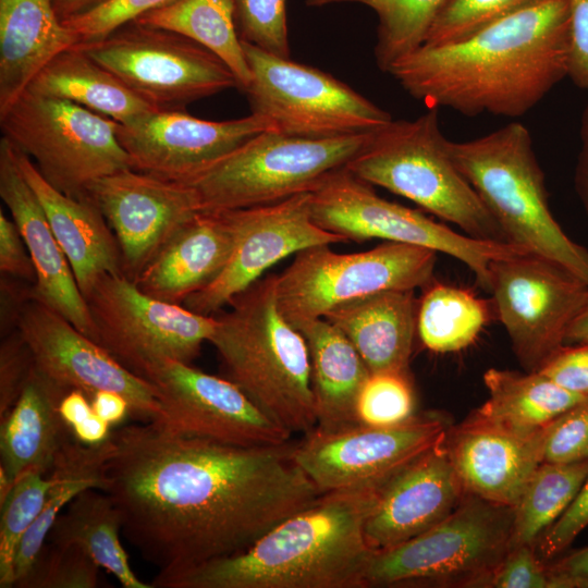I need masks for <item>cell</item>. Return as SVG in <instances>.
I'll return each mask as SVG.
<instances>
[{"label": "cell", "instance_id": "obj_1", "mask_svg": "<svg viewBox=\"0 0 588 588\" xmlns=\"http://www.w3.org/2000/svg\"><path fill=\"white\" fill-rule=\"evenodd\" d=\"M293 443L242 446L156 422L113 430L106 488L122 536L157 575L237 554L323 492L295 462Z\"/></svg>", "mask_w": 588, "mask_h": 588}, {"label": "cell", "instance_id": "obj_2", "mask_svg": "<svg viewBox=\"0 0 588 588\" xmlns=\"http://www.w3.org/2000/svg\"><path fill=\"white\" fill-rule=\"evenodd\" d=\"M568 0H542L471 35L422 45L388 70L428 108L522 117L567 76Z\"/></svg>", "mask_w": 588, "mask_h": 588}, {"label": "cell", "instance_id": "obj_3", "mask_svg": "<svg viewBox=\"0 0 588 588\" xmlns=\"http://www.w3.org/2000/svg\"><path fill=\"white\" fill-rule=\"evenodd\" d=\"M379 487L324 492L246 550L180 573L156 575L150 584L154 588H364L373 552L364 525Z\"/></svg>", "mask_w": 588, "mask_h": 588}, {"label": "cell", "instance_id": "obj_4", "mask_svg": "<svg viewBox=\"0 0 588 588\" xmlns=\"http://www.w3.org/2000/svg\"><path fill=\"white\" fill-rule=\"evenodd\" d=\"M275 279H259L231 301L228 311L213 315L208 342L226 379L273 422L305 436L317 427L308 347L278 308Z\"/></svg>", "mask_w": 588, "mask_h": 588}, {"label": "cell", "instance_id": "obj_5", "mask_svg": "<svg viewBox=\"0 0 588 588\" xmlns=\"http://www.w3.org/2000/svg\"><path fill=\"white\" fill-rule=\"evenodd\" d=\"M446 147L509 243L562 265L588 285V249L569 238L554 219L544 174L524 124L512 122L466 142L448 139Z\"/></svg>", "mask_w": 588, "mask_h": 588}, {"label": "cell", "instance_id": "obj_6", "mask_svg": "<svg viewBox=\"0 0 588 588\" xmlns=\"http://www.w3.org/2000/svg\"><path fill=\"white\" fill-rule=\"evenodd\" d=\"M437 108L415 120H391L372 131L345 168L455 224L471 237L509 243L504 232L450 157Z\"/></svg>", "mask_w": 588, "mask_h": 588}, {"label": "cell", "instance_id": "obj_7", "mask_svg": "<svg viewBox=\"0 0 588 588\" xmlns=\"http://www.w3.org/2000/svg\"><path fill=\"white\" fill-rule=\"evenodd\" d=\"M514 507L466 493L442 522L392 548L373 551L366 587L487 584L511 548Z\"/></svg>", "mask_w": 588, "mask_h": 588}, {"label": "cell", "instance_id": "obj_8", "mask_svg": "<svg viewBox=\"0 0 588 588\" xmlns=\"http://www.w3.org/2000/svg\"><path fill=\"white\" fill-rule=\"evenodd\" d=\"M370 133L314 139L265 131L184 183L201 211L274 204L313 192L357 155Z\"/></svg>", "mask_w": 588, "mask_h": 588}, {"label": "cell", "instance_id": "obj_9", "mask_svg": "<svg viewBox=\"0 0 588 588\" xmlns=\"http://www.w3.org/2000/svg\"><path fill=\"white\" fill-rule=\"evenodd\" d=\"M0 126L44 179L69 196L86 195L95 181L133 168L118 138L119 122L64 99L26 89L0 112Z\"/></svg>", "mask_w": 588, "mask_h": 588}, {"label": "cell", "instance_id": "obj_10", "mask_svg": "<svg viewBox=\"0 0 588 588\" xmlns=\"http://www.w3.org/2000/svg\"><path fill=\"white\" fill-rule=\"evenodd\" d=\"M437 252L383 242L352 254L317 245L295 254L275 279L277 305L295 328L323 318L334 307L375 293L425 289L433 279Z\"/></svg>", "mask_w": 588, "mask_h": 588}, {"label": "cell", "instance_id": "obj_11", "mask_svg": "<svg viewBox=\"0 0 588 588\" xmlns=\"http://www.w3.org/2000/svg\"><path fill=\"white\" fill-rule=\"evenodd\" d=\"M309 208L318 226L348 242L380 238L446 254L465 264L474 272L478 285L487 292L492 261L529 253L511 243L483 241L458 233L419 210L389 201L345 167L330 173L309 193Z\"/></svg>", "mask_w": 588, "mask_h": 588}, {"label": "cell", "instance_id": "obj_12", "mask_svg": "<svg viewBox=\"0 0 588 588\" xmlns=\"http://www.w3.org/2000/svg\"><path fill=\"white\" fill-rule=\"evenodd\" d=\"M252 79L243 90L252 113L282 134L323 139L372 132L389 112L319 69L243 41Z\"/></svg>", "mask_w": 588, "mask_h": 588}, {"label": "cell", "instance_id": "obj_13", "mask_svg": "<svg viewBox=\"0 0 588 588\" xmlns=\"http://www.w3.org/2000/svg\"><path fill=\"white\" fill-rule=\"evenodd\" d=\"M76 47L154 110H184L201 98L240 88L233 72L208 49L136 21Z\"/></svg>", "mask_w": 588, "mask_h": 588}, {"label": "cell", "instance_id": "obj_14", "mask_svg": "<svg viewBox=\"0 0 588 588\" xmlns=\"http://www.w3.org/2000/svg\"><path fill=\"white\" fill-rule=\"evenodd\" d=\"M488 292L526 371H538L565 345L568 328L588 299V285L583 280L534 253L492 261Z\"/></svg>", "mask_w": 588, "mask_h": 588}, {"label": "cell", "instance_id": "obj_15", "mask_svg": "<svg viewBox=\"0 0 588 588\" xmlns=\"http://www.w3.org/2000/svg\"><path fill=\"white\" fill-rule=\"evenodd\" d=\"M85 299L95 341L139 377L161 359L191 364L216 326L215 316L155 298L125 275H101Z\"/></svg>", "mask_w": 588, "mask_h": 588}, {"label": "cell", "instance_id": "obj_16", "mask_svg": "<svg viewBox=\"0 0 588 588\" xmlns=\"http://www.w3.org/2000/svg\"><path fill=\"white\" fill-rule=\"evenodd\" d=\"M449 428V419L438 412L389 427L355 424L336 430L315 428L293 443L292 454L323 493L379 487L440 443Z\"/></svg>", "mask_w": 588, "mask_h": 588}, {"label": "cell", "instance_id": "obj_17", "mask_svg": "<svg viewBox=\"0 0 588 588\" xmlns=\"http://www.w3.org/2000/svg\"><path fill=\"white\" fill-rule=\"evenodd\" d=\"M142 377L159 394L162 416L156 424L172 432L242 446L291 443L293 434L226 378L170 358L150 365Z\"/></svg>", "mask_w": 588, "mask_h": 588}, {"label": "cell", "instance_id": "obj_18", "mask_svg": "<svg viewBox=\"0 0 588 588\" xmlns=\"http://www.w3.org/2000/svg\"><path fill=\"white\" fill-rule=\"evenodd\" d=\"M226 211L234 226L229 259L211 283L183 303L189 310L204 316L220 313L287 256L311 246L348 242L313 221L309 193L270 205Z\"/></svg>", "mask_w": 588, "mask_h": 588}, {"label": "cell", "instance_id": "obj_19", "mask_svg": "<svg viewBox=\"0 0 588 588\" xmlns=\"http://www.w3.org/2000/svg\"><path fill=\"white\" fill-rule=\"evenodd\" d=\"M17 329L36 366L59 384L81 390L89 400L97 391L118 392L127 400L132 418L140 422L160 420L162 406L156 387L39 299L27 303Z\"/></svg>", "mask_w": 588, "mask_h": 588}, {"label": "cell", "instance_id": "obj_20", "mask_svg": "<svg viewBox=\"0 0 588 588\" xmlns=\"http://www.w3.org/2000/svg\"><path fill=\"white\" fill-rule=\"evenodd\" d=\"M272 130L262 117L210 121L185 110H149L119 123L118 138L133 169L186 182L254 136Z\"/></svg>", "mask_w": 588, "mask_h": 588}, {"label": "cell", "instance_id": "obj_21", "mask_svg": "<svg viewBox=\"0 0 588 588\" xmlns=\"http://www.w3.org/2000/svg\"><path fill=\"white\" fill-rule=\"evenodd\" d=\"M86 194L114 233L124 274L132 281L173 233L201 211L188 184L133 168L95 181Z\"/></svg>", "mask_w": 588, "mask_h": 588}, {"label": "cell", "instance_id": "obj_22", "mask_svg": "<svg viewBox=\"0 0 588 588\" xmlns=\"http://www.w3.org/2000/svg\"><path fill=\"white\" fill-rule=\"evenodd\" d=\"M465 494L443 439L379 487L366 541L372 551L403 543L442 522Z\"/></svg>", "mask_w": 588, "mask_h": 588}, {"label": "cell", "instance_id": "obj_23", "mask_svg": "<svg viewBox=\"0 0 588 588\" xmlns=\"http://www.w3.org/2000/svg\"><path fill=\"white\" fill-rule=\"evenodd\" d=\"M544 430L522 432L473 413L444 446L466 493L514 507L542 463Z\"/></svg>", "mask_w": 588, "mask_h": 588}, {"label": "cell", "instance_id": "obj_24", "mask_svg": "<svg viewBox=\"0 0 588 588\" xmlns=\"http://www.w3.org/2000/svg\"><path fill=\"white\" fill-rule=\"evenodd\" d=\"M0 197L15 222L36 271L34 298L39 299L95 341V328L71 265L44 208L22 174L13 145L0 140Z\"/></svg>", "mask_w": 588, "mask_h": 588}, {"label": "cell", "instance_id": "obj_25", "mask_svg": "<svg viewBox=\"0 0 588 588\" xmlns=\"http://www.w3.org/2000/svg\"><path fill=\"white\" fill-rule=\"evenodd\" d=\"M233 243L229 211H200L173 233L134 282L155 298L183 305L219 275Z\"/></svg>", "mask_w": 588, "mask_h": 588}, {"label": "cell", "instance_id": "obj_26", "mask_svg": "<svg viewBox=\"0 0 588 588\" xmlns=\"http://www.w3.org/2000/svg\"><path fill=\"white\" fill-rule=\"evenodd\" d=\"M14 151L20 170L37 195L84 297L101 275H125L117 237L91 198L87 194L74 197L58 191L44 179L29 157L15 147Z\"/></svg>", "mask_w": 588, "mask_h": 588}, {"label": "cell", "instance_id": "obj_27", "mask_svg": "<svg viewBox=\"0 0 588 588\" xmlns=\"http://www.w3.org/2000/svg\"><path fill=\"white\" fill-rule=\"evenodd\" d=\"M68 391L35 364L16 403L0 419V467L12 482L28 470L48 475L73 437L59 411Z\"/></svg>", "mask_w": 588, "mask_h": 588}, {"label": "cell", "instance_id": "obj_28", "mask_svg": "<svg viewBox=\"0 0 588 588\" xmlns=\"http://www.w3.org/2000/svg\"><path fill=\"white\" fill-rule=\"evenodd\" d=\"M414 290H391L341 304L323 318L354 345L370 373L408 371L417 306Z\"/></svg>", "mask_w": 588, "mask_h": 588}, {"label": "cell", "instance_id": "obj_29", "mask_svg": "<svg viewBox=\"0 0 588 588\" xmlns=\"http://www.w3.org/2000/svg\"><path fill=\"white\" fill-rule=\"evenodd\" d=\"M77 42L52 0H0V112L49 61Z\"/></svg>", "mask_w": 588, "mask_h": 588}, {"label": "cell", "instance_id": "obj_30", "mask_svg": "<svg viewBox=\"0 0 588 588\" xmlns=\"http://www.w3.org/2000/svg\"><path fill=\"white\" fill-rule=\"evenodd\" d=\"M310 359L317 427L336 430L359 424L356 403L370 375L351 341L324 318L303 326Z\"/></svg>", "mask_w": 588, "mask_h": 588}, {"label": "cell", "instance_id": "obj_31", "mask_svg": "<svg viewBox=\"0 0 588 588\" xmlns=\"http://www.w3.org/2000/svg\"><path fill=\"white\" fill-rule=\"evenodd\" d=\"M27 89L74 102L119 123L152 109L76 45L49 61Z\"/></svg>", "mask_w": 588, "mask_h": 588}, {"label": "cell", "instance_id": "obj_32", "mask_svg": "<svg viewBox=\"0 0 588 588\" xmlns=\"http://www.w3.org/2000/svg\"><path fill=\"white\" fill-rule=\"evenodd\" d=\"M120 534L122 520L113 500L99 489H87L58 516L46 541L79 547L124 588H154L133 572Z\"/></svg>", "mask_w": 588, "mask_h": 588}, {"label": "cell", "instance_id": "obj_33", "mask_svg": "<svg viewBox=\"0 0 588 588\" xmlns=\"http://www.w3.org/2000/svg\"><path fill=\"white\" fill-rule=\"evenodd\" d=\"M488 399L474 413L509 428L532 433L587 396L571 392L540 371L490 368L483 373Z\"/></svg>", "mask_w": 588, "mask_h": 588}, {"label": "cell", "instance_id": "obj_34", "mask_svg": "<svg viewBox=\"0 0 588 588\" xmlns=\"http://www.w3.org/2000/svg\"><path fill=\"white\" fill-rule=\"evenodd\" d=\"M108 451L109 440L90 446L79 443L72 437L63 444L48 474L50 486L44 507L17 549L14 584L29 569L56 519L69 503L84 490H105V462Z\"/></svg>", "mask_w": 588, "mask_h": 588}, {"label": "cell", "instance_id": "obj_35", "mask_svg": "<svg viewBox=\"0 0 588 588\" xmlns=\"http://www.w3.org/2000/svg\"><path fill=\"white\" fill-rule=\"evenodd\" d=\"M136 22L188 38L222 60L243 91L252 79L237 32L233 0H175Z\"/></svg>", "mask_w": 588, "mask_h": 588}, {"label": "cell", "instance_id": "obj_36", "mask_svg": "<svg viewBox=\"0 0 588 588\" xmlns=\"http://www.w3.org/2000/svg\"><path fill=\"white\" fill-rule=\"evenodd\" d=\"M489 318L486 301L470 291L433 280L418 301L417 333L432 352H456L476 340Z\"/></svg>", "mask_w": 588, "mask_h": 588}, {"label": "cell", "instance_id": "obj_37", "mask_svg": "<svg viewBox=\"0 0 588 588\" xmlns=\"http://www.w3.org/2000/svg\"><path fill=\"white\" fill-rule=\"evenodd\" d=\"M587 475L588 460L541 463L514 506L511 548L535 546L573 502Z\"/></svg>", "mask_w": 588, "mask_h": 588}, {"label": "cell", "instance_id": "obj_38", "mask_svg": "<svg viewBox=\"0 0 588 588\" xmlns=\"http://www.w3.org/2000/svg\"><path fill=\"white\" fill-rule=\"evenodd\" d=\"M448 0H306L309 7L358 3L371 9L378 19L375 59L388 72L401 58L422 46L439 11Z\"/></svg>", "mask_w": 588, "mask_h": 588}, {"label": "cell", "instance_id": "obj_39", "mask_svg": "<svg viewBox=\"0 0 588 588\" xmlns=\"http://www.w3.org/2000/svg\"><path fill=\"white\" fill-rule=\"evenodd\" d=\"M50 479L37 470L23 473L0 504V587L14 585V561L22 538L41 512Z\"/></svg>", "mask_w": 588, "mask_h": 588}, {"label": "cell", "instance_id": "obj_40", "mask_svg": "<svg viewBox=\"0 0 588 588\" xmlns=\"http://www.w3.org/2000/svg\"><path fill=\"white\" fill-rule=\"evenodd\" d=\"M416 397L408 371L372 372L365 381L356 403L359 424L389 427L416 415Z\"/></svg>", "mask_w": 588, "mask_h": 588}, {"label": "cell", "instance_id": "obj_41", "mask_svg": "<svg viewBox=\"0 0 588 588\" xmlns=\"http://www.w3.org/2000/svg\"><path fill=\"white\" fill-rule=\"evenodd\" d=\"M100 566L77 546L45 542L17 588H95Z\"/></svg>", "mask_w": 588, "mask_h": 588}, {"label": "cell", "instance_id": "obj_42", "mask_svg": "<svg viewBox=\"0 0 588 588\" xmlns=\"http://www.w3.org/2000/svg\"><path fill=\"white\" fill-rule=\"evenodd\" d=\"M542 0H448L433 20L422 45L461 40L486 25Z\"/></svg>", "mask_w": 588, "mask_h": 588}, {"label": "cell", "instance_id": "obj_43", "mask_svg": "<svg viewBox=\"0 0 588 588\" xmlns=\"http://www.w3.org/2000/svg\"><path fill=\"white\" fill-rule=\"evenodd\" d=\"M233 4L243 41L290 58L286 0H233Z\"/></svg>", "mask_w": 588, "mask_h": 588}, {"label": "cell", "instance_id": "obj_44", "mask_svg": "<svg viewBox=\"0 0 588 588\" xmlns=\"http://www.w3.org/2000/svg\"><path fill=\"white\" fill-rule=\"evenodd\" d=\"M588 460V399L566 411L544 431L542 463Z\"/></svg>", "mask_w": 588, "mask_h": 588}, {"label": "cell", "instance_id": "obj_45", "mask_svg": "<svg viewBox=\"0 0 588 588\" xmlns=\"http://www.w3.org/2000/svg\"><path fill=\"white\" fill-rule=\"evenodd\" d=\"M175 0H108L98 8L63 22L79 41L102 38L142 15Z\"/></svg>", "mask_w": 588, "mask_h": 588}, {"label": "cell", "instance_id": "obj_46", "mask_svg": "<svg viewBox=\"0 0 588 588\" xmlns=\"http://www.w3.org/2000/svg\"><path fill=\"white\" fill-rule=\"evenodd\" d=\"M34 366L33 353L19 329L1 338L0 419L16 403Z\"/></svg>", "mask_w": 588, "mask_h": 588}, {"label": "cell", "instance_id": "obj_47", "mask_svg": "<svg viewBox=\"0 0 588 588\" xmlns=\"http://www.w3.org/2000/svg\"><path fill=\"white\" fill-rule=\"evenodd\" d=\"M487 587L551 588V581L548 567L538 556L535 546L520 544L510 548Z\"/></svg>", "mask_w": 588, "mask_h": 588}, {"label": "cell", "instance_id": "obj_48", "mask_svg": "<svg viewBox=\"0 0 588 588\" xmlns=\"http://www.w3.org/2000/svg\"><path fill=\"white\" fill-rule=\"evenodd\" d=\"M588 526V475L565 512L540 536L535 544L541 561L554 559Z\"/></svg>", "mask_w": 588, "mask_h": 588}, {"label": "cell", "instance_id": "obj_49", "mask_svg": "<svg viewBox=\"0 0 588 588\" xmlns=\"http://www.w3.org/2000/svg\"><path fill=\"white\" fill-rule=\"evenodd\" d=\"M538 371L560 387L588 397V341L563 345Z\"/></svg>", "mask_w": 588, "mask_h": 588}, {"label": "cell", "instance_id": "obj_50", "mask_svg": "<svg viewBox=\"0 0 588 588\" xmlns=\"http://www.w3.org/2000/svg\"><path fill=\"white\" fill-rule=\"evenodd\" d=\"M0 272L36 283V271L26 244L15 224L0 209Z\"/></svg>", "mask_w": 588, "mask_h": 588}, {"label": "cell", "instance_id": "obj_51", "mask_svg": "<svg viewBox=\"0 0 588 588\" xmlns=\"http://www.w3.org/2000/svg\"><path fill=\"white\" fill-rule=\"evenodd\" d=\"M569 48L567 76L588 91V0H568Z\"/></svg>", "mask_w": 588, "mask_h": 588}, {"label": "cell", "instance_id": "obj_52", "mask_svg": "<svg viewBox=\"0 0 588 588\" xmlns=\"http://www.w3.org/2000/svg\"><path fill=\"white\" fill-rule=\"evenodd\" d=\"M34 298V284L1 274L0 277V334L1 338L17 329L21 315Z\"/></svg>", "mask_w": 588, "mask_h": 588}, {"label": "cell", "instance_id": "obj_53", "mask_svg": "<svg viewBox=\"0 0 588 588\" xmlns=\"http://www.w3.org/2000/svg\"><path fill=\"white\" fill-rule=\"evenodd\" d=\"M551 588H588V547L547 565Z\"/></svg>", "mask_w": 588, "mask_h": 588}, {"label": "cell", "instance_id": "obj_54", "mask_svg": "<svg viewBox=\"0 0 588 588\" xmlns=\"http://www.w3.org/2000/svg\"><path fill=\"white\" fill-rule=\"evenodd\" d=\"M93 411L111 426H117L130 415V404L114 391H97L90 397Z\"/></svg>", "mask_w": 588, "mask_h": 588}, {"label": "cell", "instance_id": "obj_55", "mask_svg": "<svg viewBox=\"0 0 588 588\" xmlns=\"http://www.w3.org/2000/svg\"><path fill=\"white\" fill-rule=\"evenodd\" d=\"M579 135L580 149L575 167L574 184L588 218V105L581 114Z\"/></svg>", "mask_w": 588, "mask_h": 588}, {"label": "cell", "instance_id": "obj_56", "mask_svg": "<svg viewBox=\"0 0 588 588\" xmlns=\"http://www.w3.org/2000/svg\"><path fill=\"white\" fill-rule=\"evenodd\" d=\"M59 411L70 430L94 413L88 395L77 389L65 393L60 402Z\"/></svg>", "mask_w": 588, "mask_h": 588}, {"label": "cell", "instance_id": "obj_57", "mask_svg": "<svg viewBox=\"0 0 588 588\" xmlns=\"http://www.w3.org/2000/svg\"><path fill=\"white\" fill-rule=\"evenodd\" d=\"M111 425L100 418L95 412L71 432L75 440L84 445H99L108 441L112 434Z\"/></svg>", "mask_w": 588, "mask_h": 588}, {"label": "cell", "instance_id": "obj_58", "mask_svg": "<svg viewBox=\"0 0 588 588\" xmlns=\"http://www.w3.org/2000/svg\"><path fill=\"white\" fill-rule=\"evenodd\" d=\"M108 0H52L58 17L64 22L91 11Z\"/></svg>", "mask_w": 588, "mask_h": 588}, {"label": "cell", "instance_id": "obj_59", "mask_svg": "<svg viewBox=\"0 0 588 588\" xmlns=\"http://www.w3.org/2000/svg\"><path fill=\"white\" fill-rule=\"evenodd\" d=\"M588 341V299L568 328L565 344H577Z\"/></svg>", "mask_w": 588, "mask_h": 588}]
</instances>
